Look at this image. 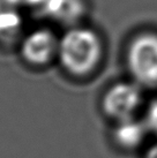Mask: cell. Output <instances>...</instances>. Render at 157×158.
Returning <instances> with one entry per match:
<instances>
[{"label":"cell","mask_w":157,"mask_h":158,"mask_svg":"<svg viewBox=\"0 0 157 158\" xmlns=\"http://www.w3.org/2000/svg\"><path fill=\"white\" fill-rule=\"evenodd\" d=\"M103 51L102 38L96 31L78 24L68 28L59 38L57 59L68 74L82 77L100 66Z\"/></svg>","instance_id":"6da1fadb"},{"label":"cell","mask_w":157,"mask_h":158,"mask_svg":"<svg viewBox=\"0 0 157 158\" xmlns=\"http://www.w3.org/2000/svg\"><path fill=\"white\" fill-rule=\"evenodd\" d=\"M127 68L139 85L157 87V34L141 32L133 37L126 52Z\"/></svg>","instance_id":"7a4b0ae2"},{"label":"cell","mask_w":157,"mask_h":158,"mask_svg":"<svg viewBox=\"0 0 157 158\" xmlns=\"http://www.w3.org/2000/svg\"><path fill=\"white\" fill-rule=\"evenodd\" d=\"M141 85L136 82H118L110 87L102 97V110L116 121L134 117L142 103Z\"/></svg>","instance_id":"3957f363"},{"label":"cell","mask_w":157,"mask_h":158,"mask_svg":"<svg viewBox=\"0 0 157 158\" xmlns=\"http://www.w3.org/2000/svg\"><path fill=\"white\" fill-rule=\"evenodd\" d=\"M59 38L50 29L38 28L21 40L20 54L30 66L43 67L57 59Z\"/></svg>","instance_id":"277c9868"},{"label":"cell","mask_w":157,"mask_h":158,"mask_svg":"<svg viewBox=\"0 0 157 158\" xmlns=\"http://www.w3.org/2000/svg\"><path fill=\"white\" fill-rule=\"evenodd\" d=\"M39 9L46 18L70 28L78 26L87 12V6L84 0H46Z\"/></svg>","instance_id":"5b68a950"},{"label":"cell","mask_w":157,"mask_h":158,"mask_svg":"<svg viewBox=\"0 0 157 158\" xmlns=\"http://www.w3.org/2000/svg\"><path fill=\"white\" fill-rule=\"evenodd\" d=\"M148 132L144 121L132 117L117 121L113 129V140L122 149L133 150L142 144Z\"/></svg>","instance_id":"8992f818"},{"label":"cell","mask_w":157,"mask_h":158,"mask_svg":"<svg viewBox=\"0 0 157 158\" xmlns=\"http://www.w3.org/2000/svg\"><path fill=\"white\" fill-rule=\"evenodd\" d=\"M22 28V18L18 7L6 0H0V40L13 42L16 40Z\"/></svg>","instance_id":"52a82bcc"},{"label":"cell","mask_w":157,"mask_h":158,"mask_svg":"<svg viewBox=\"0 0 157 158\" xmlns=\"http://www.w3.org/2000/svg\"><path fill=\"white\" fill-rule=\"evenodd\" d=\"M149 132L157 135V98L149 103L143 119Z\"/></svg>","instance_id":"ba28073f"},{"label":"cell","mask_w":157,"mask_h":158,"mask_svg":"<svg viewBox=\"0 0 157 158\" xmlns=\"http://www.w3.org/2000/svg\"><path fill=\"white\" fill-rule=\"evenodd\" d=\"M9 4H12L13 6H28V7H34V8L39 9L44 5V2L46 0H6Z\"/></svg>","instance_id":"9c48e42d"},{"label":"cell","mask_w":157,"mask_h":158,"mask_svg":"<svg viewBox=\"0 0 157 158\" xmlns=\"http://www.w3.org/2000/svg\"><path fill=\"white\" fill-rule=\"evenodd\" d=\"M144 158H157V143L149 148L148 151L146 152Z\"/></svg>","instance_id":"30bf717a"}]
</instances>
